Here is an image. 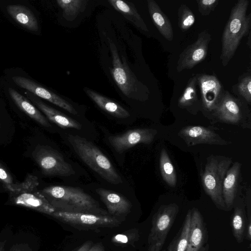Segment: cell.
Wrapping results in <instances>:
<instances>
[{
  "mask_svg": "<svg viewBox=\"0 0 251 251\" xmlns=\"http://www.w3.org/2000/svg\"><path fill=\"white\" fill-rule=\"evenodd\" d=\"M93 242L87 241L84 242L76 251H88L93 245Z\"/></svg>",
  "mask_w": 251,
  "mask_h": 251,
  "instance_id": "obj_38",
  "label": "cell"
},
{
  "mask_svg": "<svg viewBox=\"0 0 251 251\" xmlns=\"http://www.w3.org/2000/svg\"><path fill=\"white\" fill-rule=\"evenodd\" d=\"M68 140L80 158L102 178L114 185L123 183L121 176L111 161L92 142L71 134L68 135Z\"/></svg>",
  "mask_w": 251,
  "mask_h": 251,
  "instance_id": "obj_3",
  "label": "cell"
},
{
  "mask_svg": "<svg viewBox=\"0 0 251 251\" xmlns=\"http://www.w3.org/2000/svg\"><path fill=\"white\" fill-rule=\"evenodd\" d=\"M57 4L63 10V16L68 21L74 20L85 7L87 0H57Z\"/></svg>",
  "mask_w": 251,
  "mask_h": 251,
  "instance_id": "obj_29",
  "label": "cell"
},
{
  "mask_svg": "<svg viewBox=\"0 0 251 251\" xmlns=\"http://www.w3.org/2000/svg\"></svg>",
  "mask_w": 251,
  "mask_h": 251,
  "instance_id": "obj_43",
  "label": "cell"
},
{
  "mask_svg": "<svg viewBox=\"0 0 251 251\" xmlns=\"http://www.w3.org/2000/svg\"><path fill=\"white\" fill-rule=\"evenodd\" d=\"M12 79L18 86L36 97L45 99L73 115L77 114V111L70 103L33 80L21 76H15Z\"/></svg>",
  "mask_w": 251,
  "mask_h": 251,
  "instance_id": "obj_14",
  "label": "cell"
},
{
  "mask_svg": "<svg viewBox=\"0 0 251 251\" xmlns=\"http://www.w3.org/2000/svg\"><path fill=\"white\" fill-rule=\"evenodd\" d=\"M196 77L201 96V108L211 114L218 105L225 90L215 75L199 74Z\"/></svg>",
  "mask_w": 251,
  "mask_h": 251,
  "instance_id": "obj_10",
  "label": "cell"
},
{
  "mask_svg": "<svg viewBox=\"0 0 251 251\" xmlns=\"http://www.w3.org/2000/svg\"><path fill=\"white\" fill-rule=\"evenodd\" d=\"M5 241H0V251H4L5 248Z\"/></svg>",
  "mask_w": 251,
  "mask_h": 251,
  "instance_id": "obj_41",
  "label": "cell"
},
{
  "mask_svg": "<svg viewBox=\"0 0 251 251\" xmlns=\"http://www.w3.org/2000/svg\"><path fill=\"white\" fill-rule=\"evenodd\" d=\"M233 92L249 104H251V74L250 72L240 76L232 87Z\"/></svg>",
  "mask_w": 251,
  "mask_h": 251,
  "instance_id": "obj_30",
  "label": "cell"
},
{
  "mask_svg": "<svg viewBox=\"0 0 251 251\" xmlns=\"http://www.w3.org/2000/svg\"><path fill=\"white\" fill-rule=\"evenodd\" d=\"M247 36H248V41H247V44L249 48L251 49V31L249 32V33Z\"/></svg>",
  "mask_w": 251,
  "mask_h": 251,
  "instance_id": "obj_39",
  "label": "cell"
},
{
  "mask_svg": "<svg viewBox=\"0 0 251 251\" xmlns=\"http://www.w3.org/2000/svg\"><path fill=\"white\" fill-rule=\"evenodd\" d=\"M245 102L241 99L236 98L228 91L225 90L218 105L211 114L220 122L236 125H243L249 114Z\"/></svg>",
  "mask_w": 251,
  "mask_h": 251,
  "instance_id": "obj_9",
  "label": "cell"
},
{
  "mask_svg": "<svg viewBox=\"0 0 251 251\" xmlns=\"http://www.w3.org/2000/svg\"><path fill=\"white\" fill-rule=\"evenodd\" d=\"M6 9L13 19L25 28L32 31L38 30L37 20L26 6L21 4H10L6 6Z\"/></svg>",
  "mask_w": 251,
  "mask_h": 251,
  "instance_id": "obj_22",
  "label": "cell"
},
{
  "mask_svg": "<svg viewBox=\"0 0 251 251\" xmlns=\"http://www.w3.org/2000/svg\"><path fill=\"white\" fill-rule=\"evenodd\" d=\"M89 98L102 110L117 118L125 119L130 116L129 113L118 103L89 89L85 90Z\"/></svg>",
  "mask_w": 251,
  "mask_h": 251,
  "instance_id": "obj_24",
  "label": "cell"
},
{
  "mask_svg": "<svg viewBox=\"0 0 251 251\" xmlns=\"http://www.w3.org/2000/svg\"><path fill=\"white\" fill-rule=\"evenodd\" d=\"M176 203L162 205L153 215L148 238L149 251H160L178 212Z\"/></svg>",
  "mask_w": 251,
  "mask_h": 251,
  "instance_id": "obj_6",
  "label": "cell"
},
{
  "mask_svg": "<svg viewBox=\"0 0 251 251\" xmlns=\"http://www.w3.org/2000/svg\"><path fill=\"white\" fill-rule=\"evenodd\" d=\"M249 5V0H238L231 10L222 37L220 58L224 67L232 58L242 39L251 31V13L247 14Z\"/></svg>",
  "mask_w": 251,
  "mask_h": 251,
  "instance_id": "obj_2",
  "label": "cell"
},
{
  "mask_svg": "<svg viewBox=\"0 0 251 251\" xmlns=\"http://www.w3.org/2000/svg\"><path fill=\"white\" fill-rule=\"evenodd\" d=\"M211 35L204 30L198 34L197 40L188 46L180 54L176 65V71L191 69L203 61L208 52Z\"/></svg>",
  "mask_w": 251,
  "mask_h": 251,
  "instance_id": "obj_11",
  "label": "cell"
},
{
  "mask_svg": "<svg viewBox=\"0 0 251 251\" xmlns=\"http://www.w3.org/2000/svg\"><path fill=\"white\" fill-rule=\"evenodd\" d=\"M191 210H188L182 226L168 246L166 251H186L189 234Z\"/></svg>",
  "mask_w": 251,
  "mask_h": 251,
  "instance_id": "obj_27",
  "label": "cell"
},
{
  "mask_svg": "<svg viewBox=\"0 0 251 251\" xmlns=\"http://www.w3.org/2000/svg\"><path fill=\"white\" fill-rule=\"evenodd\" d=\"M51 216L64 224L84 230L117 227L123 222L121 218L110 215L87 213H71L56 211Z\"/></svg>",
  "mask_w": 251,
  "mask_h": 251,
  "instance_id": "obj_7",
  "label": "cell"
},
{
  "mask_svg": "<svg viewBox=\"0 0 251 251\" xmlns=\"http://www.w3.org/2000/svg\"><path fill=\"white\" fill-rule=\"evenodd\" d=\"M233 207L234 211L231 218L232 233L237 242L241 243L245 239V231L247 222L244 200L237 197Z\"/></svg>",
  "mask_w": 251,
  "mask_h": 251,
  "instance_id": "obj_21",
  "label": "cell"
},
{
  "mask_svg": "<svg viewBox=\"0 0 251 251\" xmlns=\"http://www.w3.org/2000/svg\"><path fill=\"white\" fill-rule=\"evenodd\" d=\"M207 230L203 218L196 208L191 209L188 245L186 251H199L206 239Z\"/></svg>",
  "mask_w": 251,
  "mask_h": 251,
  "instance_id": "obj_19",
  "label": "cell"
},
{
  "mask_svg": "<svg viewBox=\"0 0 251 251\" xmlns=\"http://www.w3.org/2000/svg\"><path fill=\"white\" fill-rule=\"evenodd\" d=\"M157 133V131L152 128H136L110 136L108 141L116 152L121 153L138 144H150Z\"/></svg>",
  "mask_w": 251,
  "mask_h": 251,
  "instance_id": "obj_13",
  "label": "cell"
},
{
  "mask_svg": "<svg viewBox=\"0 0 251 251\" xmlns=\"http://www.w3.org/2000/svg\"><path fill=\"white\" fill-rule=\"evenodd\" d=\"M241 166L239 162L234 163L227 170L223 181L222 195L226 211L233 208L237 197Z\"/></svg>",
  "mask_w": 251,
  "mask_h": 251,
  "instance_id": "obj_18",
  "label": "cell"
},
{
  "mask_svg": "<svg viewBox=\"0 0 251 251\" xmlns=\"http://www.w3.org/2000/svg\"><path fill=\"white\" fill-rule=\"evenodd\" d=\"M88 251H106L104 246L101 242L93 245Z\"/></svg>",
  "mask_w": 251,
  "mask_h": 251,
  "instance_id": "obj_37",
  "label": "cell"
},
{
  "mask_svg": "<svg viewBox=\"0 0 251 251\" xmlns=\"http://www.w3.org/2000/svg\"><path fill=\"white\" fill-rule=\"evenodd\" d=\"M178 135L188 146L201 144L227 145L228 143L209 128L199 126H189L182 128Z\"/></svg>",
  "mask_w": 251,
  "mask_h": 251,
  "instance_id": "obj_15",
  "label": "cell"
},
{
  "mask_svg": "<svg viewBox=\"0 0 251 251\" xmlns=\"http://www.w3.org/2000/svg\"><path fill=\"white\" fill-rule=\"evenodd\" d=\"M159 168L164 181L170 186L175 187L177 182L176 173L165 148H162L161 151Z\"/></svg>",
  "mask_w": 251,
  "mask_h": 251,
  "instance_id": "obj_28",
  "label": "cell"
},
{
  "mask_svg": "<svg viewBox=\"0 0 251 251\" xmlns=\"http://www.w3.org/2000/svg\"><path fill=\"white\" fill-rule=\"evenodd\" d=\"M178 25L182 31L190 29L196 21L193 12L185 4H182L178 8Z\"/></svg>",
  "mask_w": 251,
  "mask_h": 251,
  "instance_id": "obj_31",
  "label": "cell"
},
{
  "mask_svg": "<svg viewBox=\"0 0 251 251\" xmlns=\"http://www.w3.org/2000/svg\"><path fill=\"white\" fill-rule=\"evenodd\" d=\"M147 3L150 16L159 33L166 40L172 41L174 31L169 19L154 0H148Z\"/></svg>",
  "mask_w": 251,
  "mask_h": 251,
  "instance_id": "obj_20",
  "label": "cell"
},
{
  "mask_svg": "<svg viewBox=\"0 0 251 251\" xmlns=\"http://www.w3.org/2000/svg\"><path fill=\"white\" fill-rule=\"evenodd\" d=\"M26 96L52 123L63 128H74L80 129L81 124L69 116L49 106L37 97L29 92L26 93Z\"/></svg>",
  "mask_w": 251,
  "mask_h": 251,
  "instance_id": "obj_17",
  "label": "cell"
},
{
  "mask_svg": "<svg viewBox=\"0 0 251 251\" xmlns=\"http://www.w3.org/2000/svg\"><path fill=\"white\" fill-rule=\"evenodd\" d=\"M108 2L114 9L132 22L137 28L144 33L149 32V31L145 23L133 3L121 0H109Z\"/></svg>",
  "mask_w": 251,
  "mask_h": 251,
  "instance_id": "obj_25",
  "label": "cell"
},
{
  "mask_svg": "<svg viewBox=\"0 0 251 251\" xmlns=\"http://www.w3.org/2000/svg\"><path fill=\"white\" fill-rule=\"evenodd\" d=\"M8 93L15 103L27 116L44 126L51 127L47 119L25 97L12 88H8Z\"/></svg>",
  "mask_w": 251,
  "mask_h": 251,
  "instance_id": "obj_23",
  "label": "cell"
},
{
  "mask_svg": "<svg viewBox=\"0 0 251 251\" xmlns=\"http://www.w3.org/2000/svg\"><path fill=\"white\" fill-rule=\"evenodd\" d=\"M32 156L45 176H68L75 174L73 166L63 155L50 147L38 145Z\"/></svg>",
  "mask_w": 251,
  "mask_h": 251,
  "instance_id": "obj_8",
  "label": "cell"
},
{
  "mask_svg": "<svg viewBox=\"0 0 251 251\" xmlns=\"http://www.w3.org/2000/svg\"><path fill=\"white\" fill-rule=\"evenodd\" d=\"M38 177L28 174L22 183H16L10 191V199L14 204L26 207L52 216L57 211L38 190Z\"/></svg>",
  "mask_w": 251,
  "mask_h": 251,
  "instance_id": "obj_5",
  "label": "cell"
},
{
  "mask_svg": "<svg viewBox=\"0 0 251 251\" xmlns=\"http://www.w3.org/2000/svg\"><path fill=\"white\" fill-rule=\"evenodd\" d=\"M96 192L105 205L110 215L120 218L130 212L132 204L123 196L102 188L97 189Z\"/></svg>",
  "mask_w": 251,
  "mask_h": 251,
  "instance_id": "obj_16",
  "label": "cell"
},
{
  "mask_svg": "<svg viewBox=\"0 0 251 251\" xmlns=\"http://www.w3.org/2000/svg\"><path fill=\"white\" fill-rule=\"evenodd\" d=\"M197 78L195 75L189 79L178 100L177 104L180 108L192 112L196 107H201V102L197 95Z\"/></svg>",
  "mask_w": 251,
  "mask_h": 251,
  "instance_id": "obj_26",
  "label": "cell"
},
{
  "mask_svg": "<svg viewBox=\"0 0 251 251\" xmlns=\"http://www.w3.org/2000/svg\"></svg>",
  "mask_w": 251,
  "mask_h": 251,
  "instance_id": "obj_42",
  "label": "cell"
},
{
  "mask_svg": "<svg viewBox=\"0 0 251 251\" xmlns=\"http://www.w3.org/2000/svg\"><path fill=\"white\" fill-rule=\"evenodd\" d=\"M110 49L112 57L113 78L122 93L128 98H135L137 91V80L126 63L120 58L115 45L110 42Z\"/></svg>",
  "mask_w": 251,
  "mask_h": 251,
  "instance_id": "obj_12",
  "label": "cell"
},
{
  "mask_svg": "<svg viewBox=\"0 0 251 251\" xmlns=\"http://www.w3.org/2000/svg\"><path fill=\"white\" fill-rule=\"evenodd\" d=\"M209 245L206 244L204 246H202L199 251H208Z\"/></svg>",
  "mask_w": 251,
  "mask_h": 251,
  "instance_id": "obj_40",
  "label": "cell"
},
{
  "mask_svg": "<svg viewBox=\"0 0 251 251\" xmlns=\"http://www.w3.org/2000/svg\"><path fill=\"white\" fill-rule=\"evenodd\" d=\"M139 237L138 230L132 229L127 232L115 235L112 237L111 241L116 245H125L134 243L138 240Z\"/></svg>",
  "mask_w": 251,
  "mask_h": 251,
  "instance_id": "obj_32",
  "label": "cell"
},
{
  "mask_svg": "<svg viewBox=\"0 0 251 251\" xmlns=\"http://www.w3.org/2000/svg\"><path fill=\"white\" fill-rule=\"evenodd\" d=\"M245 239L251 240V221H247L245 231Z\"/></svg>",
  "mask_w": 251,
  "mask_h": 251,
  "instance_id": "obj_36",
  "label": "cell"
},
{
  "mask_svg": "<svg viewBox=\"0 0 251 251\" xmlns=\"http://www.w3.org/2000/svg\"><path fill=\"white\" fill-rule=\"evenodd\" d=\"M10 251H32V250L26 244H17L13 246Z\"/></svg>",
  "mask_w": 251,
  "mask_h": 251,
  "instance_id": "obj_35",
  "label": "cell"
},
{
  "mask_svg": "<svg viewBox=\"0 0 251 251\" xmlns=\"http://www.w3.org/2000/svg\"><path fill=\"white\" fill-rule=\"evenodd\" d=\"M40 191L57 211L110 215L98 201L79 188L50 186Z\"/></svg>",
  "mask_w": 251,
  "mask_h": 251,
  "instance_id": "obj_1",
  "label": "cell"
},
{
  "mask_svg": "<svg viewBox=\"0 0 251 251\" xmlns=\"http://www.w3.org/2000/svg\"><path fill=\"white\" fill-rule=\"evenodd\" d=\"M198 10L201 16H208L213 11L219 3V0H197Z\"/></svg>",
  "mask_w": 251,
  "mask_h": 251,
  "instance_id": "obj_33",
  "label": "cell"
},
{
  "mask_svg": "<svg viewBox=\"0 0 251 251\" xmlns=\"http://www.w3.org/2000/svg\"><path fill=\"white\" fill-rule=\"evenodd\" d=\"M232 159L220 156L211 155L207 159L201 181L203 189L216 206L226 211L222 195V186Z\"/></svg>",
  "mask_w": 251,
  "mask_h": 251,
  "instance_id": "obj_4",
  "label": "cell"
},
{
  "mask_svg": "<svg viewBox=\"0 0 251 251\" xmlns=\"http://www.w3.org/2000/svg\"><path fill=\"white\" fill-rule=\"evenodd\" d=\"M0 181L5 188L9 192L14 187L16 183H14L13 178L4 166L0 163Z\"/></svg>",
  "mask_w": 251,
  "mask_h": 251,
  "instance_id": "obj_34",
  "label": "cell"
}]
</instances>
